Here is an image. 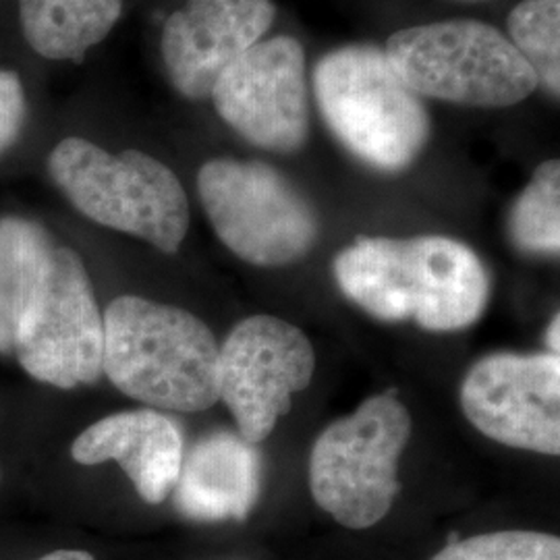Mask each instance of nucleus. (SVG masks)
<instances>
[{"mask_svg":"<svg viewBox=\"0 0 560 560\" xmlns=\"http://www.w3.org/2000/svg\"><path fill=\"white\" fill-rule=\"evenodd\" d=\"M347 300L384 322H416L430 332L463 330L488 307L490 277L465 243L441 235L361 237L335 260Z\"/></svg>","mask_w":560,"mask_h":560,"instance_id":"nucleus-1","label":"nucleus"},{"mask_svg":"<svg viewBox=\"0 0 560 560\" xmlns=\"http://www.w3.org/2000/svg\"><path fill=\"white\" fill-rule=\"evenodd\" d=\"M102 374L150 407L198 413L219 400L217 337L175 305L125 295L104 312Z\"/></svg>","mask_w":560,"mask_h":560,"instance_id":"nucleus-2","label":"nucleus"},{"mask_svg":"<svg viewBox=\"0 0 560 560\" xmlns=\"http://www.w3.org/2000/svg\"><path fill=\"white\" fill-rule=\"evenodd\" d=\"M314 92L332 136L376 171H405L428 143L432 125L423 102L374 44H351L322 57Z\"/></svg>","mask_w":560,"mask_h":560,"instance_id":"nucleus-3","label":"nucleus"},{"mask_svg":"<svg viewBox=\"0 0 560 560\" xmlns=\"http://www.w3.org/2000/svg\"><path fill=\"white\" fill-rule=\"evenodd\" d=\"M48 173L90 221L148 241L164 254L179 252L189 201L164 162L140 150L110 154L92 141L67 138L50 152Z\"/></svg>","mask_w":560,"mask_h":560,"instance_id":"nucleus-4","label":"nucleus"},{"mask_svg":"<svg viewBox=\"0 0 560 560\" xmlns=\"http://www.w3.org/2000/svg\"><path fill=\"white\" fill-rule=\"evenodd\" d=\"M384 55L418 96L460 106H513L540 85L513 42L481 21H439L400 30L386 42Z\"/></svg>","mask_w":560,"mask_h":560,"instance_id":"nucleus-5","label":"nucleus"},{"mask_svg":"<svg viewBox=\"0 0 560 560\" xmlns=\"http://www.w3.org/2000/svg\"><path fill=\"white\" fill-rule=\"evenodd\" d=\"M411 416L395 390L363 400L330 423L312 448L310 488L322 511L349 529L381 523L400 490L399 460Z\"/></svg>","mask_w":560,"mask_h":560,"instance_id":"nucleus-6","label":"nucleus"},{"mask_svg":"<svg viewBox=\"0 0 560 560\" xmlns=\"http://www.w3.org/2000/svg\"><path fill=\"white\" fill-rule=\"evenodd\" d=\"M198 194L219 240L247 264H295L320 237L314 206L266 162L208 161L198 173Z\"/></svg>","mask_w":560,"mask_h":560,"instance_id":"nucleus-7","label":"nucleus"},{"mask_svg":"<svg viewBox=\"0 0 560 560\" xmlns=\"http://www.w3.org/2000/svg\"><path fill=\"white\" fill-rule=\"evenodd\" d=\"M102 351L104 324L92 280L80 256L57 245L13 353L32 378L75 388L101 381Z\"/></svg>","mask_w":560,"mask_h":560,"instance_id":"nucleus-8","label":"nucleus"},{"mask_svg":"<svg viewBox=\"0 0 560 560\" xmlns=\"http://www.w3.org/2000/svg\"><path fill=\"white\" fill-rule=\"evenodd\" d=\"M314 372L316 351L301 328L277 316H252L221 347L219 399L231 409L240 436L256 444L275 432Z\"/></svg>","mask_w":560,"mask_h":560,"instance_id":"nucleus-9","label":"nucleus"},{"mask_svg":"<svg viewBox=\"0 0 560 560\" xmlns=\"http://www.w3.org/2000/svg\"><path fill=\"white\" fill-rule=\"evenodd\" d=\"M210 98L221 119L261 150L298 152L310 133L305 52L291 36L258 42L224 69Z\"/></svg>","mask_w":560,"mask_h":560,"instance_id":"nucleus-10","label":"nucleus"},{"mask_svg":"<svg viewBox=\"0 0 560 560\" xmlns=\"http://www.w3.org/2000/svg\"><path fill=\"white\" fill-rule=\"evenodd\" d=\"M469 423L490 441L541 455L560 453V355L492 353L460 386Z\"/></svg>","mask_w":560,"mask_h":560,"instance_id":"nucleus-11","label":"nucleus"},{"mask_svg":"<svg viewBox=\"0 0 560 560\" xmlns=\"http://www.w3.org/2000/svg\"><path fill=\"white\" fill-rule=\"evenodd\" d=\"M272 0H187L162 30L168 80L189 101L210 98L217 81L272 27Z\"/></svg>","mask_w":560,"mask_h":560,"instance_id":"nucleus-12","label":"nucleus"},{"mask_svg":"<svg viewBox=\"0 0 560 560\" xmlns=\"http://www.w3.org/2000/svg\"><path fill=\"white\" fill-rule=\"evenodd\" d=\"M71 457L81 465L119 460L141 499L161 504L177 486L185 451L177 421L136 409L92 423L73 442Z\"/></svg>","mask_w":560,"mask_h":560,"instance_id":"nucleus-13","label":"nucleus"},{"mask_svg":"<svg viewBox=\"0 0 560 560\" xmlns=\"http://www.w3.org/2000/svg\"><path fill=\"white\" fill-rule=\"evenodd\" d=\"M260 476L256 444L214 432L183 457L175 504L187 520L243 521L258 501Z\"/></svg>","mask_w":560,"mask_h":560,"instance_id":"nucleus-14","label":"nucleus"},{"mask_svg":"<svg viewBox=\"0 0 560 560\" xmlns=\"http://www.w3.org/2000/svg\"><path fill=\"white\" fill-rule=\"evenodd\" d=\"M23 38L48 60H80L117 25L122 0H18Z\"/></svg>","mask_w":560,"mask_h":560,"instance_id":"nucleus-15","label":"nucleus"},{"mask_svg":"<svg viewBox=\"0 0 560 560\" xmlns=\"http://www.w3.org/2000/svg\"><path fill=\"white\" fill-rule=\"evenodd\" d=\"M55 247L38 222L0 219V355L15 351L21 322L40 293Z\"/></svg>","mask_w":560,"mask_h":560,"instance_id":"nucleus-16","label":"nucleus"},{"mask_svg":"<svg viewBox=\"0 0 560 560\" xmlns=\"http://www.w3.org/2000/svg\"><path fill=\"white\" fill-rule=\"evenodd\" d=\"M509 235L529 256H559L560 162H541L509 214Z\"/></svg>","mask_w":560,"mask_h":560,"instance_id":"nucleus-17","label":"nucleus"},{"mask_svg":"<svg viewBox=\"0 0 560 560\" xmlns=\"http://www.w3.org/2000/svg\"><path fill=\"white\" fill-rule=\"evenodd\" d=\"M513 46L544 90L560 96V0H523L506 21Z\"/></svg>","mask_w":560,"mask_h":560,"instance_id":"nucleus-18","label":"nucleus"},{"mask_svg":"<svg viewBox=\"0 0 560 560\" xmlns=\"http://www.w3.org/2000/svg\"><path fill=\"white\" fill-rule=\"evenodd\" d=\"M432 560H560V540L541 532H494L455 541Z\"/></svg>","mask_w":560,"mask_h":560,"instance_id":"nucleus-19","label":"nucleus"},{"mask_svg":"<svg viewBox=\"0 0 560 560\" xmlns=\"http://www.w3.org/2000/svg\"><path fill=\"white\" fill-rule=\"evenodd\" d=\"M27 115L21 78L11 69H0V154L20 138Z\"/></svg>","mask_w":560,"mask_h":560,"instance_id":"nucleus-20","label":"nucleus"},{"mask_svg":"<svg viewBox=\"0 0 560 560\" xmlns=\"http://www.w3.org/2000/svg\"><path fill=\"white\" fill-rule=\"evenodd\" d=\"M546 345H548V353L560 355V318L559 314L552 318L548 326V335H546Z\"/></svg>","mask_w":560,"mask_h":560,"instance_id":"nucleus-21","label":"nucleus"},{"mask_svg":"<svg viewBox=\"0 0 560 560\" xmlns=\"http://www.w3.org/2000/svg\"><path fill=\"white\" fill-rule=\"evenodd\" d=\"M38 560H94V557L83 550H57Z\"/></svg>","mask_w":560,"mask_h":560,"instance_id":"nucleus-22","label":"nucleus"}]
</instances>
